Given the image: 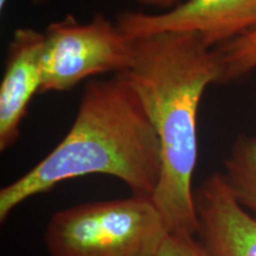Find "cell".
Segmentation results:
<instances>
[{"label":"cell","instance_id":"1","mask_svg":"<svg viewBox=\"0 0 256 256\" xmlns=\"http://www.w3.org/2000/svg\"><path fill=\"white\" fill-rule=\"evenodd\" d=\"M119 75L139 96L159 139L162 171L152 200L170 234L197 236L198 110L206 89L220 81L216 49L190 32L134 38L133 64Z\"/></svg>","mask_w":256,"mask_h":256},{"label":"cell","instance_id":"2","mask_svg":"<svg viewBox=\"0 0 256 256\" xmlns=\"http://www.w3.org/2000/svg\"><path fill=\"white\" fill-rule=\"evenodd\" d=\"M160 171L158 136L130 83L119 74L90 80L66 136L34 168L2 188L0 222L25 200L90 174L114 177L130 194L152 197Z\"/></svg>","mask_w":256,"mask_h":256},{"label":"cell","instance_id":"3","mask_svg":"<svg viewBox=\"0 0 256 256\" xmlns=\"http://www.w3.org/2000/svg\"><path fill=\"white\" fill-rule=\"evenodd\" d=\"M168 235L152 197L130 194L56 211L43 241L49 256H160Z\"/></svg>","mask_w":256,"mask_h":256},{"label":"cell","instance_id":"4","mask_svg":"<svg viewBox=\"0 0 256 256\" xmlns=\"http://www.w3.org/2000/svg\"><path fill=\"white\" fill-rule=\"evenodd\" d=\"M40 94L64 92L102 74L126 72L134 60V40L104 14L82 23L66 14L44 31Z\"/></svg>","mask_w":256,"mask_h":256},{"label":"cell","instance_id":"5","mask_svg":"<svg viewBox=\"0 0 256 256\" xmlns=\"http://www.w3.org/2000/svg\"><path fill=\"white\" fill-rule=\"evenodd\" d=\"M115 23L132 40L190 32L214 49L256 30V0H186L164 14L124 11Z\"/></svg>","mask_w":256,"mask_h":256},{"label":"cell","instance_id":"6","mask_svg":"<svg viewBox=\"0 0 256 256\" xmlns=\"http://www.w3.org/2000/svg\"><path fill=\"white\" fill-rule=\"evenodd\" d=\"M197 238L211 256H256V218L234 197L222 172L194 188Z\"/></svg>","mask_w":256,"mask_h":256},{"label":"cell","instance_id":"7","mask_svg":"<svg viewBox=\"0 0 256 256\" xmlns=\"http://www.w3.org/2000/svg\"><path fill=\"white\" fill-rule=\"evenodd\" d=\"M44 32L18 28L6 50L0 83V151L17 142L28 104L43 83Z\"/></svg>","mask_w":256,"mask_h":256},{"label":"cell","instance_id":"8","mask_svg":"<svg viewBox=\"0 0 256 256\" xmlns=\"http://www.w3.org/2000/svg\"><path fill=\"white\" fill-rule=\"evenodd\" d=\"M223 165L222 174L229 190L256 218V136L236 138Z\"/></svg>","mask_w":256,"mask_h":256},{"label":"cell","instance_id":"9","mask_svg":"<svg viewBox=\"0 0 256 256\" xmlns=\"http://www.w3.org/2000/svg\"><path fill=\"white\" fill-rule=\"evenodd\" d=\"M220 60V81L228 83L256 69V30L216 48Z\"/></svg>","mask_w":256,"mask_h":256},{"label":"cell","instance_id":"10","mask_svg":"<svg viewBox=\"0 0 256 256\" xmlns=\"http://www.w3.org/2000/svg\"><path fill=\"white\" fill-rule=\"evenodd\" d=\"M160 256H211L197 236L170 234Z\"/></svg>","mask_w":256,"mask_h":256},{"label":"cell","instance_id":"11","mask_svg":"<svg viewBox=\"0 0 256 256\" xmlns=\"http://www.w3.org/2000/svg\"><path fill=\"white\" fill-rule=\"evenodd\" d=\"M136 2H140L144 5H150V6H156L159 8H165V10H172L176 6L182 4V0H136Z\"/></svg>","mask_w":256,"mask_h":256},{"label":"cell","instance_id":"12","mask_svg":"<svg viewBox=\"0 0 256 256\" xmlns=\"http://www.w3.org/2000/svg\"><path fill=\"white\" fill-rule=\"evenodd\" d=\"M30 2L36 6H42V5L46 4L48 0H30ZM8 0H0V11H2V10L5 8V6L8 5Z\"/></svg>","mask_w":256,"mask_h":256}]
</instances>
